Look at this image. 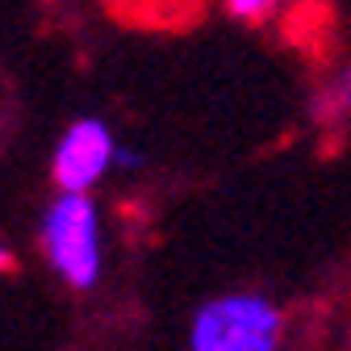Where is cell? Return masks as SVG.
<instances>
[{
  "mask_svg": "<svg viewBox=\"0 0 351 351\" xmlns=\"http://www.w3.org/2000/svg\"><path fill=\"white\" fill-rule=\"evenodd\" d=\"M42 255L67 289H93L105 268L101 213L88 193H59L42 213Z\"/></svg>",
  "mask_w": 351,
  "mask_h": 351,
  "instance_id": "1",
  "label": "cell"
},
{
  "mask_svg": "<svg viewBox=\"0 0 351 351\" xmlns=\"http://www.w3.org/2000/svg\"><path fill=\"white\" fill-rule=\"evenodd\" d=\"M280 330H285V318L263 293H226L197 310L189 347L193 351H272L280 347Z\"/></svg>",
  "mask_w": 351,
  "mask_h": 351,
  "instance_id": "2",
  "label": "cell"
},
{
  "mask_svg": "<svg viewBox=\"0 0 351 351\" xmlns=\"http://www.w3.org/2000/svg\"><path fill=\"white\" fill-rule=\"evenodd\" d=\"M113 163H117L113 130L101 117H80L63 130L51 159V176L59 193H93Z\"/></svg>",
  "mask_w": 351,
  "mask_h": 351,
  "instance_id": "3",
  "label": "cell"
},
{
  "mask_svg": "<svg viewBox=\"0 0 351 351\" xmlns=\"http://www.w3.org/2000/svg\"><path fill=\"white\" fill-rule=\"evenodd\" d=\"M109 9L138 25H184L201 13V0H109Z\"/></svg>",
  "mask_w": 351,
  "mask_h": 351,
  "instance_id": "4",
  "label": "cell"
},
{
  "mask_svg": "<svg viewBox=\"0 0 351 351\" xmlns=\"http://www.w3.org/2000/svg\"><path fill=\"white\" fill-rule=\"evenodd\" d=\"M318 113L322 117H339V113H351V71H343L330 88H326V97L318 101Z\"/></svg>",
  "mask_w": 351,
  "mask_h": 351,
  "instance_id": "5",
  "label": "cell"
},
{
  "mask_svg": "<svg viewBox=\"0 0 351 351\" xmlns=\"http://www.w3.org/2000/svg\"><path fill=\"white\" fill-rule=\"evenodd\" d=\"M222 5H226V13H230V17L259 25V21H268V17L280 9V0H222Z\"/></svg>",
  "mask_w": 351,
  "mask_h": 351,
  "instance_id": "6",
  "label": "cell"
},
{
  "mask_svg": "<svg viewBox=\"0 0 351 351\" xmlns=\"http://www.w3.org/2000/svg\"><path fill=\"white\" fill-rule=\"evenodd\" d=\"M117 163H121V167H143V151L121 147V143H117Z\"/></svg>",
  "mask_w": 351,
  "mask_h": 351,
  "instance_id": "7",
  "label": "cell"
},
{
  "mask_svg": "<svg viewBox=\"0 0 351 351\" xmlns=\"http://www.w3.org/2000/svg\"><path fill=\"white\" fill-rule=\"evenodd\" d=\"M13 268V255H9V247H0V272H9Z\"/></svg>",
  "mask_w": 351,
  "mask_h": 351,
  "instance_id": "8",
  "label": "cell"
}]
</instances>
